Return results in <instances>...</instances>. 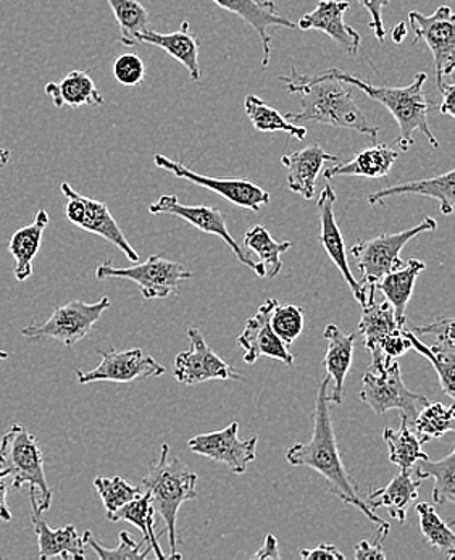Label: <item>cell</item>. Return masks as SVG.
<instances>
[{"label":"cell","instance_id":"ba28073f","mask_svg":"<svg viewBox=\"0 0 455 560\" xmlns=\"http://www.w3.org/2000/svg\"><path fill=\"white\" fill-rule=\"evenodd\" d=\"M362 389L359 397L363 404L370 407L376 416H385L388 410H399L400 419L412 429L413 420L420 410L430 402L428 397L419 393L410 392L400 375V365L396 361L390 362L388 369L382 375L365 373L362 380Z\"/></svg>","mask_w":455,"mask_h":560},{"label":"cell","instance_id":"f6af8a7d","mask_svg":"<svg viewBox=\"0 0 455 560\" xmlns=\"http://www.w3.org/2000/svg\"><path fill=\"white\" fill-rule=\"evenodd\" d=\"M358 2L369 12V28L375 34L380 44L385 43L386 30L385 25H383V9L389 5L390 0H358Z\"/></svg>","mask_w":455,"mask_h":560},{"label":"cell","instance_id":"4316f807","mask_svg":"<svg viewBox=\"0 0 455 560\" xmlns=\"http://www.w3.org/2000/svg\"><path fill=\"white\" fill-rule=\"evenodd\" d=\"M454 170L434 176V178L419 179V182L402 183V185L390 186V188L380 189L369 196L370 206L382 203L383 200L394 198V196L417 195L438 200L440 202L441 213L451 215L454 212Z\"/></svg>","mask_w":455,"mask_h":560},{"label":"cell","instance_id":"bcb514c9","mask_svg":"<svg viewBox=\"0 0 455 560\" xmlns=\"http://www.w3.org/2000/svg\"><path fill=\"white\" fill-rule=\"evenodd\" d=\"M301 558L305 560L328 559L345 560L346 556L335 545H320L317 548L302 549Z\"/></svg>","mask_w":455,"mask_h":560},{"label":"cell","instance_id":"d6986e66","mask_svg":"<svg viewBox=\"0 0 455 560\" xmlns=\"http://www.w3.org/2000/svg\"><path fill=\"white\" fill-rule=\"evenodd\" d=\"M277 305V299H267L257 314L246 322V328L237 338V345L244 349V362L249 365L260 358L275 359L287 363L288 366L294 365V355L291 354L288 345H284L271 328L270 318Z\"/></svg>","mask_w":455,"mask_h":560},{"label":"cell","instance_id":"ee69618b","mask_svg":"<svg viewBox=\"0 0 455 560\" xmlns=\"http://www.w3.org/2000/svg\"><path fill=\"white\" fill-rule=\"evenodd\" d=\"M112 74L121 86H139L145 78L144 60L135 52L120 54L112 66Z\"/></svg>","mask_w":455,"mask_h":560},{"label":"cell","instance_id":"e0dca14e","mask_svg":"<svg viewBox=\"0 0 455 560\" xmlns=\"http://www.w3.org/2000/svg\"><path fill=\"white\" fill-rule=\"evenodd\" d=\"M98 352L102 361L96 369L90 372L78 370L77 378L81 385L96 382L131 383L136 380L162 376L165 373V366L141 349H130V351L107 349Z\"/></svg>","mask_w":455,"mask_h":560},{"label":"cell","instance_id":"5b68a950","mask_svg":"<svg viewBox=\"0 0 455 560\" xmlns=\"http://www.w3.org/2000/svg\"><path fill=\"white\" fill-rule=\"evenodd\" d=\"M0 471L9 475L13 488L28 485L40 514L49 511L52 490L47 483L44 454L39 441L25 427H10L0 440Z\"/></svg>","mask_w":455,"mask_h":560},{"label":"cell","instance_id":"6da1fadb","mask_svg":"<svg viewBox=\"0 0 455 560\" xmlns=\"http://www.w3.org/2000/svg\"><path fill=\"white\" fill-rule=\"evenodd\" d=\"M331 382L328 376L322 380L317 393V402L314 410V433L308 443L294 444L287 453L288 464L293 467L314 468L329 485V493L338 495L345 504L358 508L372 524L376 525L383 539L388 536L390 525L383 521L373 509L369 508L359 494V487L354 478L349 475L345 462L339 454L336 441L335 427H332L331 412H329L328 389Z\"/></svg>","mask_w":455,"mask_h":560},{"label":"cell","instance_id":"ffe728a7","mask_svg":"<svg viewBox=\"0 0 455 560\" xmlns=\"http://www.w3.org/2000/svg\"><path fill=\"white\" fill-rule=\"evenodd\" d=\"M351 3L348 0H320L314 12L299 20L301 32H318L335 40L339 49L348 56L355 57L362 46V36L345 22V13Z\"/></svg>","mask_w":455,"mask_h":560},{"label":"cell","instance_id":"f35d334b","mask_svg":"<svg viewBox=\"0 0 455 560\" xmlns=\"http://www.w3.org/2000/svg\"><path fill=\"white\" fill-rule=\"evenodd\" d=\"M454 412V406L446 407L441 402H428L412 423V431L419 438L420 443H428L430 440H436V438L453 431Z\"/></svg>","mask_w":455,"mask_h":560},{"label":"cell","instance_id":"d590c367","mask_svg":"<svg viewBox=\"0 0 455 560\" xmlns=\"http://www.w3.org/2000/svg\"><path fill=\"white\" fill-rule=\"evenodd\" d=\"M419 480L434 478L433 501L436 504H454L455 502V451H451L441 460H417L412 468Z\"/></svg>","mask_w":455,"mask_h":560},{"label":"cell","instance_id":"816d5d0a","mask_svg":"<svg viewBox=\"0 0 455 560\" xmlns=\"http://www.w3.org/2000/svg\"><path fill=\"white\" fill-rule=\"evenodd\" d=\"M407 26L404 23H399V25L394 26L393 32H390V37H393L394 43L400 44L404 40V37L407 36Z\"/></svg>","mask_w":455,"mask_h":560},{"label":"cell","instance_id":"83f0119b","mask_svg":"<svg viewBox=\"0 0 455 560\" xmlns=\"http://www.w3.org/2000/svg\"><path fill=\"white\" fill-rule=\"evenodd\" d=\"M420 485L422 480H419L412 470H400L388 487L373 490L366 499V504L373 511L385 508L390 518L404 525L407 521V509L419 498Z\"/></svg>","mask_w":455,"mask_h":560},{"label":"cell","instance_id":"b9f144b4","mask_svg":"<svg viewBox=\"0 0 455 560\" xmlns=\"http://www.w3.org/2000/svg\"><path fill=\"white\" fill-rule=\"evenodd\" d=\"M83 536L86 545H90L91 548L94 549V552H96L97 558L101 560L145 559L149 555H151L152 551V549L149 548L144 541L136 542L128 532L120 533V545H118V548L115 549L104 548V546L98 545L96 539L93 538V533H91L90 529H86Z\"/></svg>","mask_w":455,"mask_h":560},{"label":"cell","instance_id":"ab89813d","mask_svg":"<svg viewBox=\"0 0 455 560\" xmlns=\"http://www.w3.org/2000/svg\"><path fill=\"white\" fill-rule=\"evenodd\" d=\"M417 514H419L420 529L424 541L431 548L444 552L447 559L454 560L455 558V535L453 528L436 514L433 505L422 502L417 504Z\"/></svg>","mask_w":455,"mask_h":560},{"label":"cell","instance_id":"f5cc1de1","mask_svg":"<svg viewBox=\"0 0 455 560\" xmlns=\"http://www.w3.org/2000/svg\"><path fill=\"white\" fill-rule=\"evenodd\" d=\"M10 161V151L9 149L0 148V170L3 168Z\"/></svg>","mask_w":455,"mask_h":560},{"label":"cell","instance_id":"db71d44e","mask_svg":"<svg viewBox=\"0 0 455 560\" xmlns=\"http://www.w3.org/2000/svg\"><path fill=\"white\" fill-rule=\"evenodd\" d=\"M5 359H9V352L0 351V362L5 361Z\"/></svg>","mask_w":455,"mask_h":560},{"label":"cell","instance_id":"836d02e7","mask_svg":"<svg viewBox=\"0 0 455 560\" xmlns=\"http://www.w3.org/2000/svg\"><path fill=\"white\" fill-rule=\"evenodd\" d=\"M110 522H128L135 525L136 528L141 529L144 539L142 541L154 551L155 558L165 560L166 555H163L159 536L155 535V509L151 502L149 493L139 494L138 498L121 505L117 511L107 514Z\"/></svg>","mask_w":455,"mask_h":560},{"label":"cell","instance_id":"9a60e30c","mask_svg":"<svg viewBox=\"0 0 455 560\" xmlns=\"http://www.w3.org/2000/svg\"><path fill=\"white\" fill-rule=\"evenodd\" d=\"M149 212L152 215H163V213H166V215L178 217V219L185 220L186 223L195 226L196 230L220 237L230 246V249L233 250L234 256H236L241 264L246 265L250 270H257V262H254L244 253L243 247L236 243V240L231 236L230 231H228L225 215H223L219 207L185 206V203L179 202L178 196L165 195L149 206Z\"/></svg>","mask_w":455,"mask_h":560},{"label":"cell","instance_id":"7dc6e473","mask_svg":"<svg viewBox=\"0 0 455 560\" xmlns=\"http://www.w3.org/2000/svg\"><path fill=\"white\" fill-rule=\"evenodd\" d=\"M354 558L358 560H385L386 552L383 551L380 542L370 545L369 541H360L359 545L355 546Z\"/></svg>","mask_w":455,"mask_h":560},{"label":"cell","instance_id":"7bdbcfd3","mask_svg":"<svg viewBox=\"0 0 455 560\" xmlns=\"http://www.w3.org/2000/svg\"><path fill=\"white\" fill-rule=\"evenodd\" d=\"M270 324L275 335L284 345H293L304 330V308L298 307V305H281L278 302L273 314H271Z\"/></svg>","mask_w":455,"mask_h":560},{"label":"cell","instance_id":"8d00e7d4","mask_svg":"<svg viewBox=\"0 0 455 560\" xmlns=\"http://www.w3.org/2000/svg\"><path fill=\"white\" fill-rule=\"evenodd\" d=\"M110 5L120 28V43L125 47L139 46V36L151 28V15L139 0H105Z\"/></svg>","mask_w":455,"mask_h":560},{"label":"cell","instance_id":"7a4b0ae2","mask_svg":"<svg viewBox=\"0 0 455 560\" xmlns=\"http://www.w3.org/2000/svg\"><path fill=\"white\" fill-rule=\"evenodd\" d=\"M280 81L288 93L298 94L301 100V110L287 115L288 120L293 124L314 121L326 127L358 131L372 141L378 138V128L370 124L355 104L348 84L341 80L329 77L325 71L311 77L299 73L298 68L291 67L290 74L280 77Z\"/></svg>","mask_w":455,"mask_h":560},{"label":"cell","instance_id":"ac0fdd59","mask_svg":"<svg viewBox=\"0 0 455 560\" xmlns=\"http://www.w3.org/2000/svg\"><path fill=\"white\" fill-rule=\"evenodd\" d=\"M240 423L234 420L226 429L212 433L197 434L189 440L188 447L197 456L209 457L210 460L222 462L233 474L243 475L250 462L256 460L257 436L240 440Z\"/></svg>","mask_w":455,"mask_h":560},{"label":"cell","instance_id":"681fc988","mask_svg":"<svg viewBox=\"0 0 455 560\" xmlns=\"http://www.w3.org/2000/svg\"><path fill=\"white\" fill-rule=\"evenodd\" d=\"M253 559H281L280 549H278V538L273 533H268L267 538H265L264 546H261L259 552H256V555L253 556Z\"/></svg>","mask_w":455,"mask_h":560},{"label":"cell","instance_id":"52a82bcc","mask_svg":"<svg viewBox=\"0 0 455 560\" xmlns=\"http://www.w3.org/2000/svg\"><path fill=\"white\" fill-rule=\"evenodd\" d=\"M438 229V222L431 217L423 219L422 223L413 229L399 231V233L382 234L373 240L360 241L351 247V256L354 257L360 273H362L363 287H375L389 271L402 267L400 250L409 241L423 233H431Z\"/></svg>","mask_w":455,"mask_h":560},{"label":"cell","instance_id":"4fadbf2b","mask_svg":"<svg viewBox=\"0 0 455 560\" xmlns=\"http://www.w3.org/2000/svg\"><path fill=\"white\" fill-rule=\"evenodd\" d=\"M410 346L433 363L441 389L451 399L455 397L454 318H441L427 327L407 328Z\"/></svg>","mask_w":455,"mask_h":560},{"label":"cell","instance_id":"e575fe53","mask_svg":"<svg viewBox=\"0 0 455 560\" xmlns=\"http://www.w3.org/2000/svg\"><path fill=\"white\" fill-rule=\"evenodd\" d=\"M244 112H246L247 118L257 131L287 132L288 136H294L298 141H304L307 138V130L302 125H295L288 120L277 108L261 101L256 94L246 96Z\"/></svg>","mask_w":455,"mask_h":560},{"label":"cell","instance_id":"9c48e42d","mask_svg":"<svg viewBox=\"0 0 455 560\" xmlns=\"http://www.w3.org/2000/svg\"><path fill=\"white\" fill-rule=\"evenodd\" d=\"M110 299L102 298L94 304L83 301H71L60 305L50 314L44 324H30L22 330V335L30 341L40 339H56L66 346H73L86 338L107 308Z\"/></svg>","mask_w":455,"mask_h":560},{"label":"cell","instance_id":"5bb4252c","mask_svg":"<svg viewBox=\"0 0 455 560\" xmlns=\"http://www.w3.org/2000/svg\"><path fill=\"white\" fill-rule=\"evenodd\" d=\"M154 164L159 168L172 173L176 178L186 179V182L192 183L199 188L215 192L220 198L228 200L233 206L241 207V209L259 212L261 207L270 202V192L261 189L256 183L247 182V179L212 178V176L197 173L195 170L188 168V166L162 154L154 155Z\"/></svg>","mask_w":455,"mask_h":560},{"label":"cell","instance_id":"f907efd6","mask_svg":"<svg viewBox=\"0 0 455 560\" xmlns=\"http://www.w3.org/2000/svg\"><path fill=\"white\" fill-rule=\"evenodd\" d=\"M441 96H443V102H441L440 107H438V112L443 115H447V117H455V84L453 83H444L443 90L440 91Z\"/></svg>","mask_w":455,"mask_h":560},{"label":"cell","instance_id":"2e32d148","mask_svg":"<svg viewBox=\"0 0 455 560\" xmlns=\"http://www.w3.org/2000/svg\"><path fill=\"white\" fill-rule=\"evenodd\" d=\"M188 338L191 341V349L179 352L175 359L173 376L176 382L192 386L210 380H237V382L246 380L207 346L206 338L199 328H189Z\"/></svg>","mask_w":455,"mask_h":560},{"label":"cell","instance_id":"d6a6232c","mask_svg":"<svg viewBox=\"0 0 455 560\" xmlns=\"http://www.w3.org/2000/svg\"><path fill=\"white\" fill-rule=\"evenodd\" d=\"M244 247L259 259L256 270L257 277L275 278L283 268L281 254L290 250L293 243L291 241L277 243L265 226L256 225L247 231L246 237H244Z\"/></svg>","mask_w":455,"mask_h":560},{"label":"cell","instance_id":"60d3db41","mask_svg":"<svg viewBox=\"0 0 455 560\" xmlns=\"http://www.w3.org/2000/svg\"><path fill=\"white\" fill-rule=\"evenodd\" d=\"M94 488H96L98 495H101L107 514H112V512L117 511L121 505L127 504V502L141 494V488L135 487V485H131L130 481L121 477H98L94 480Z\"/></svg>","mask_w":455,"mask_h":560},{"label":"cell","instance_id":"cb8c5ba5","mask_svg":"<svg viewBox=\"0 0 455 560\" xmlns=\"http://www.w3.org/2000/svg\"><path fill=\"white\" fill-rule=\"evenodd\" d=\"M324 338L326 346L324 365L326 376L332 383V389H328V400L335 406H341L345 400V382L352 365V355H354V345L358 335H345L338 325L329 324L325 328Z\"/></svg>","mask_w":455,"mask_h":560},{"label":"cell","instance_id":"8fae6325","mask_svg":"<svg viewBox=\"0 0 455 560\" xmlns=\"http://www.w3.org/2000/svg\"><path fill=\"white\" fill-rule=\"evenodd\" d=\"M412 26V44L424 43L433 54L438 91L443 90L444 78L451 77L455 68V19L450 5L438 7L433 15L409 13Z\"/></svg>","mask_w":455,"mask_h":560},{"label":"cell","instance_id":"f1b7e54d","mask_svg":"<svg viewBox=\"0 0 455 560\" xmlns=\"http://www.w3.org/2000/svg\"><path fill=\"white\" fill-rule=\"evenodd\" d=\"M424 268L427 264L422 260L410 259L397 270L389 271L375 284V290L385 294L386 301L393 307L394 318L402 327H407V304L412 298L417 278Z\"/></svg>","mask_w":455,"mask_h":560},{"label":"cell","instance_id":"484cf974","mask_svg":"<svg viewBox=\"0 0 455 560\" xmlns=\"http://www.w3.org/2000/svg\"><path fill=\"white\" fill-rule=\"evenodd\" d=\"M32 522L36 533L37 546H39V559H86V541L84 536L78 533L74 525L63 528H50L40 514H33Z\"/></svg>","mask_w":455,"mask_h":560},{"label":"cell","instance_id":"4dcf8cb0","mask_svg":"<svg viewBox=\"0 0 455 560\" xmlns=\"http://www.w3.org/2000/svg\"><path fill=\"white\" fill-rule=\"evenodd\" d=\"M399 152L389 144L373 145L363 149L352 161L326 168L325 179L338 178V176H362V178L378 179L386 175L396 164Z\"/></svg>","mask_w":455,"mask_h":560},{"label":"cell","instance_id":"30bf717a","mask_svg":"<svg viewBox=\"0 0 455 560\" xmlns=\"http://www.w3.org/2000/svg\"><path fill=\"white\" fill-rule=\"evenodd\" d=\"M97 280L107 278H125L135 281L141 291L142 298L166 299L172 294H178L182 281L192 277L191 271L186 270L179 262L166 260L165 256H151L144 264L132 265L128 268H117L110 264L102 262L96 270Z\"/></svg>","mask_w":455,"mask_h":560},{"label":"cell","instance_id":"1f68e13d","mask_svg":"<svg viewBox=\"0 0 455 560\" xmlns=\"http://www.w3.org/2000/svg\"><path fill=\"white\" fill-rule=\"evenodd\" d=\"M49 225V215L40 209L34 217L32 225L23 226L12 234L9 243V253L15 259V277L19 281H26L33 275V260L40 249L43 234Z\"/></svg>","mask_w":455,"mask_h":560},{"label":"cell","instance_id":"603a6c76","mask_svg":"<svg viewBox=\"0 0 455 560\" xmlns=\"http://www.w3.org/2000/svg\"><path fill=\"white\" fill-rule=\"evenodd\" d=\"M335 161H338V155L329 154L320 144L283 155L281 164L287 168L288 189L304 199H314L315 186L324 165Z\"/></svg>","mask_w":455,"mask_h":560},{"label":"cell","instance_id":"74e56055","mask_svg":"<svg viewBox=\"0 0 455 560\" xmlns=\"http://www.w3.org/2000/svg\"><path fill=\"white\" fill-rule=\"evenodd\" d=\"M383 440L388 444L389 460L396 464L400 470H412L417 460L428 457L422 451L419 438L404 420H400L399 430H383Z\"/></svg>","mask_w":455,"mask_h":560},{"label":"cell","instance_id":"7402d4cb","mask_svg":"<svg viewBox=\"0 0 455 560\" xmlns=\"http://www.w3.org/2000/svg\"><path fill=\"white\" fill-rule=\"evenodd\" d=\"M338 196L331 186L326 185L322 189L320 196L317 200L318 215H320V241L324 246L326 256L331 259L346 283L351 288L352 294L358 299L359 304H362V290L360 283L352 275L351 267H349L348 249H346L345 237H342L341 230H339L338 222H336L335 203Z\"/></svg>","mask_w":455,"mask_h":560},{"label":"cell","instance_id":"c3c4849f","mask_svg":"<svg viewBox=\"0 0 455 560\" xmlns=\"http://www.w3.org/2000/svg\"><path fill=\"white\" fill-rule=\"evenodd\" d=\"M12 488V480L9 475L0 471V521L12 522V512H10L9 504H7V494Z\"/></svg>","mask_w":455,"mask_h":560},{"label":"cell","instance_id":"3957f363","mask_svg":"<svg viewBox=\"0 0 455 560\" xmlns=\"http://www.w3.org/2000/svg\"><path fill=\"white\" fill-rule=\"evenodd\" d=\"M329 77L341 80L349 86L358 88L369 100L378 102L386 110L393 115L399 127V144L400 151L407 152L416 144V132H422L430 148H440V141L433 135L428 121V114L433 110L434 104L424 96L423 86L427 83V73H417L413 81L407 86L390 88L375 86L370 81L360 80L354 74L341 70V68H328L325 70Z\"/></svg>","mask_w":455,"mask_h":560},{"label":"cell","instance_id":"8992f818","mask_svg":"<svg viewBox=\"0 0 455 560\" xmlns=\"http://www.w3.org/2000/svg\"><path fill=\"white\" fill-rule=\"evenodd\" d=\"M375 294L370 293L362 305L359 335L363 338V348L372 354L370 372L382 375L390 362L402 358L412 346L407 338V327L397 324L389 302H376Z\"/></svg>","mask_w":455,"mask_h":560},{"label":"cell","instance_id":"d4e9b609","mask_svg":"<svg viewBox=\"0 0 455 560\" xmlns=\"http://www.w3.org/2000/svg\"><path fill=\"white\" fill-rule=\"evenodd\" d=\"M139 44L159 47L168 54L176 62L182 63L188 70L189 80L199 83L202 71L199 66V40L189 32V23L185 22L178 32L159 33L154 28H148L139 36Z\"/></svg>","mask_w":455,"mask_h":560},{"label":"cell","instance_id":"f546056e","mask_svg":"<svg viewBox=\"0 0 455 560\" xmlns=\"http://www.w3.org/2000/svg\"><path fill=\"white\" fill-rule=\"evenodd\" d=\"M44 93L50 97L57 108H78L83 107V105L101 107V105H104V97H102L101 91L97 90L96 83L83 70L70 71L59 83L50 81L44 88Z\"/></svg>","mask_w":455,"mask_h":560},{"label":"cell","instance_id":"7c38bea8","mask_svg":"<svg viewBox=\"0 0 455 560\" xmlns=\"http://www.w3.org/2000/svg\"><path fill=\"white\" fill-rule=\"evenodd\" d=\"M60 191H62L63 196L68 199L66 215L73 225L104 237L108 243L117 246L118 249L128 257V260L138 262L139 254L136 253L135 247L128 243L127 236H125L117 220L112 215L107 203L80 195V192L71 188L70 183H62V185H60Z\"/></svg>","mask_w":455,"mask_h":560},{"label":"cell","instance_id":"44dd1931","mask_svg":"<svg viewBox=\"0 0 455 560\" xmlns=\"http://www.w3.org/2000/svg\"><path fill=\"white\" fill-rule=\"evenodd\" d=\"M220 9L234 13L259 34L261 43V66H270L271 34L270 28H298L293 20L278 12L275 0H213Z\"/></svg>","mask_w":455,"mask_h":560},{"label":"cell","instance_id":"277c9868","mask_svg":"<svg viewBox=\"0 0 455 560\" xmlns=\"http://www.w3.org/2000/svg\"><path fill=\"white\" fill-rule=\"evenodd\" d=\"M145 493L151 495L155 512L162 515L168 535V559H182L176 552V517L186 501L197 499V475L178 457L170 459L168 444H162L158 460L149 464L148 474L142 478Z\"/></svg>","mask_w":455,"mask_h":560}]
</instances>
